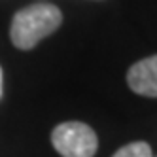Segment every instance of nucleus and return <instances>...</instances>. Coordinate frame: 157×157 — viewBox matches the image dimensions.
<instances>
[{
	"label": "nucleus",
	"instance_id": "39448f33",
	"mask_svg": "<svg viewBox=\"0 0 157 157\" xmlns=\"http://www.w3.org/2000/svg\"><path fill=\"white\" fill-rule=\"evenodd\" d=\"M0 97H2V68H0Z\"/></svg>",
	"mask_w": 157,
	"mask_h": 157
},
{
	"label": "nucleus",
	"instance_id": "f257e3e1",
	"mask_svg": "<svg viewBox=\"0 0 157 157\" xmlns=\"http://www.w3.org/2000/svg\"><path fill=\"white\" fill-rule=\"evenodd\" d=\"M63 23V13L53 4H32L15 13L10 29L13 46L19 49H32L46 36L55 32Z\"/></svg>",
	"mask_w": 157,
	"mask_h": 157
},
{
	"label": "nucleus",
	"instance_id": "7ed1b4c3",
	"mask_svg": "<svg viewBox=\"0 0 157 157\" xmlns=\"http://www.w3.org/2000/svg\"><path fill=\"white\" fill-rule=\"evenodd\" d=\"M127 83L136 95L157 97V55L134 63L127 72Z\"/></svg>",
	"mask_w": 157,
	"mask_h": 157
},
{
	"label": "nucleus",
	"instance_id": "20e7f679",
	"mask_svg": "<svg viewBox=\"0 0 157 157\" xmlns=\"http://www.w3.org/2000/svg\"><path fill=\"white\" fill-rule=\"evenodd\" d=\"M112 157H153L151 155V148L146 142H131L127 146L119 148Z\"/></svg>",
	"mask_w": 157,
	"mask_h": 157
},
{
	"label": "nucleus",
	"instance_id": "f03ea898",
	"mask_svg": "<svg viewBox=\"0 0 157 157\" xmlns=\"http://www.w3.org/2000/svg\"><path fill=\"white\" fill-rule=\"evenodd\" d=\"M51 144L63 157H93L98 148V138L87 123L66 121L53 129Z\"/></svg>",
	"mask_w": 157,
	"mask_h": 157
}]
</instances>
